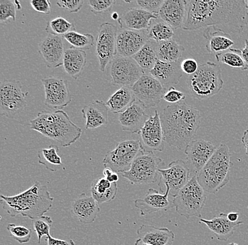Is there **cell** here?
<instances>
[{"label":"cell","mask_w":248,"mask_h":245,"mask_svg":"<svg viewBox=\"0 0 248 245\" xmlns=\"http://www.w3.org/2000/svg\"><path fill=\"white\" fill-rule=\"evenodd\" d=\"M186 2L184 30L212 26L227 33H241L248 24L246 0H186Z\"/></svg>","instance_id":"cell-1"},{"label":"cell","mask_w":248,"mask_h":245,"mask_svg":"<svg viewBox=\"0 0 248 245\" xmlns=\"http://www.w3.org/2000/svg\"><path fill=\"white\" fill-rule=\"evenodd\" d=\"M160 119L165 142L179 150L186 149L201 127V113L184 102L166 107Z\"/></svg>","instance_id":"cell-2"},{"label":"cell","mask_w":248,"mask_h":245,"mask_svg":"<svg viewBox=\"0 0 248 245\" xmlns=\"http://www.w3.org/2000/svg\"><path fill=\"white\" fill-rule=\"evenodd\" d=\"M3 209L11 217L21 215L31 220L43 216L52 207L54 198L47 187L35 181L27 190L15 196H0Z\"/></svg>","instance_id":"cell-3"},{"label":"cell","mask_w":248,"mask_h":245,"mask_svg":"<svg viewBox=\"0 0 248 245\" xmlns=\"http://www.w3.org/2000/svg\"><path fill=\"white\" fill-rule=\"evenodd\" d=\"M29 125L31 130L57 142L62 147L72 145L82 134L81 128L75 125L62 110L40 112L35 118L30 121Z\"/></svg>","instance_id":"cell-4"},{"label":"cell","mask_w":248,"mask_h":245,"mask_svg":"<svg viewBox=\"0 0 248 245\" xmlns=\"http://www.w3.org/2000/svg\"><path fill=\"white\" fill-rule=\"evenodd\" d=\"M232 166L229 147L221 144L197 175L198 182L205 192L215 195L229 182Z\"/></svg>","instance_id":"cell-5"},{"label":"cell","mask_w":248,"mask_h":245,"mask_svg":"<svg viewBox=\"0 0 248 245\" xmlns=\"http://www.w3.org/2000/svg\"><path fill=\"white\" fill-rule=\"evenodd\" d=\"M187 85L192 97L199 100L218 94L224 86L219 65L210 61L200 65L198 70L187 77Z\"/></svg>","instance_id":"cell-6"},{"label":"cell","mask_w":248,"mask_h":245,"mask_svg":"<svg viewBox=\"0 0 248 245\" xmlns=\"http://www.w3.org/2000/svg\"><path fill=\"white\" fill-rule=\"evenodd\" d=\"M206 200L205 191L198 182L197 175H193L188 183L173 198V204L179 215L189 219L191 217L201 218Z\"/></svg>","instance_id":"cell-7"},{"label":"cell","mask_w":248,"mask_h":245,"mask_svg":"<svg viewBox=\"0 0 248 245\" xmlns=\"http://www.w3.org/2000/svg\"><path fill=\"white\" fill-rule=\"evenodd\" d=\"M164 162L153 152L142 150L132 164L128 172L122 176L132 184H148L157 182L160 179L159 170Z\"/></svg>","instance_id":"cell-8"},{"label":"cell","mask_w":248,"mask_h":245,"mask_svg":"<svg viewBox=\"0 0 248 245\" xmlns=\"http://www.w3.org/2000/svg\"><path fill=\"white\" fill-rule=\"evenodd\" d=\"M142 150V143L139 140L122 141L107 153L102 163L116 173H125L131 169L132 164Z\"/></svg>","instance_id":"cell-9"},{"label":"cell","mask_w":248,"mask_h":245,"mask_svg":"<svg viewBox=\"0 0 248 245\" xmlns=\"http://www.w3.org/2000/svg\"><path fill=\"white\" fill-rule=\"evenodd\" d=\"M19 81L4 80L0 84V111L1 115L14 119L27 106L26 97L29 92L23 91Z\"/></svg>","instance_id":"cell-10"},{"label":"cell","mask_w":248,"mask_h":245,"mask_svg":"<svg viewBox=\"0 0 248 245\" xmlns=\"http://www.w3.org/2000/svg\"><path fill=\"white\" fill-rule=\"evenodd\" d=\"M145 74L133 57L117 56L110 66L111 83L118 87L131 88Z\"/></svg>","instance_id":"cell-11"},{"label":"cell","mask_w":248,"mask_h":245,"mask_svg":"<svg viewBox=\"0 0 248 245\" xmlns=\"http://www.w3.org/2000/svg\"><path fill=\"white\" fill-rule=\"evenodd\" d=\"M159 186L162 192L163 187L170 189V196L174 198L190 181V167L187 163L178 159L169 165L168 168L160 169Z\"/></svg>","instance_id":"cell-12"},{"label":"cell","mask_w":248,"mask_h":245,"mask_svg":"<svg viewBox=\"0 0 248 245\" xmlns=\"http://www.w3.org/2000/svg\"><path fill=\"white\" fill-rule=\"evenodd\" d=\"M131 90L136 100L146 109L159 105L167 91L157 79L150 74H143Z\"/></svg>","instance_id":"cell-13"},{"label":"cell","mask_w":248,"mask_h":245,"mask_svg":"<svg viewBox=\"0 0 248 245\" xmlns=\"http://www.w3.org/2000/svg\"><path fill=\"white\" fill-rule=\"evenodd\" d=\"M118 28L111 23H104L100 26L95 53L98 59L100 70L104 72L107 66L115 58L116 55V38Z\"/></svg>","instance_id":"cell-14"},{"label":"cell","mask_w":248,"mask_h":245,"mask_svg":"<svg viewBox=\"0 0 248 245\" xmlns=\"http://www.w3.org/2000/svg\"><path fill=\"white\" fill-rule=\"evenodd\" d=\"M45 90V105L60 111L72 101L69 83L66 79L50 77L41 80Z\"/></svg>","instance_id":"cell-15"},{"label":"cell","mask_w":248,"mask_h":245,"mask_svg":"<svg viewBox=\"0 0 248 245\" xmlns=\"http://www.w3.org/2000/svg\"><path fill=\"white\" fill-rule=\"evenodd\" d=\"M140 135L144 151L154 153V151L164 150L165 138L160 114L157 111H155V115L150 116L147 119L145 125L141 129Z\"/></svg>","instance_id":"cell-16"},{"label":"cell","mask_w":248,"mask_h":245,"mask_svg":"<svg viewBox=\"0 0 248 245\" xmlns=\"http://www.w3.org/2000/svg\"><path fill=\"white\" fill-rule=\"evenodd\" d=\"M217 150L210 142L202 139H193L185 149L187 163L191 173L199 174Z\"/></svg>","instance_id":"cell-17"},{"label":"cell","mask_w":248,"mask_h":245,"mask_svg":"<svg viewBox=\"0 0 248 245\" xmlns=\"http://www.w3.org/2000/svg\"><path fill=\"white\" fill-rule=\"evenodd\" d=\"M148 41V30L124 29L118 33L116 55L133 57Z\"/></svg>","instance_id":"cell-18"},{"label":"cell","mask_w":248,"mask_h":245,"mask_svg":"<svg viewBox=\"0 0 248 245\" xmlns=\"http://www.w3.org/2000/svg\"><path fill=\"white\" fill-rule=\"evenodd\" d=\"M63 37L48 34L39 43L38 52L43 57L46 67L55 69L63 65L64 57Z\"/></svg>","instance_id":"cell-19"},{"label":"cell","mask_w":248,"mask_h":245,"mask_svg":"<svg viewBox=\"0 0 248 245\" xmlns=\"http://www.w3.org/2000/svg\"><path fill=\"white\" fill-rule=\"evenodd\" d=\"M170 189L165 193L161 194L157 190L150 189L144 197L135 200V206L142 215H149L157 212H167L174 207L173 200L170 198Z\"/></svg>","instance_id":"cell-20"},{"label":"cell","mask_w":248,"mask_h":245,"mask_svg":"<svg viewBox=\"0 0 248 245\" xmlns=\"http://www.w3.org/2000/svg\"><path fill=\"white\" fill-rule=\"evenodd\" d=\"M100 212L98 203L92 196H87L85 193L76 198L71 205V213L74 218L85 225L94 222Z\"/></svg>","instance_id":"cell-21"},{"label":"cell","mask_w":248,"mask_h":245,"mask_svg":"<svg viewBox=\"0 0 248 245\" xmlns=\"http://www.w3.org/2000/svg\"><path fill=\"white\" fill-rule=\"evenodd\" d=\"M186 2L185 0H165L159 10V18L173 29L184 28L186 19Z\"/></svg>","instance_id":"cell-22"},{"label":"cell","mask_w":248,"mask_h":245,"mask_svg":"<svg viewBox=\"0 0 248 245\" xmlns=\"http://www.w3.org/2000/svg\"><path fill=\"white\" fill-rule=\"evenodd\" d=\"M149 117L144 111L143 107L135 102L126 111L119 114V122L124 131L140 134L141 129Z\"/></svg>","instance_id":"cell-23"},{"label":"cell","mask_w":248,"mask_h":245,"mask_svg":"<svg viewBox=\"0 0 248 245\" xmlns=\"http://www.w3.org/2000/svg\"><path fill=\"white\" fill-rule=\"evenodd\" d=\"M181 62L182 60L176 63H167L158 60L154 68L149 74L157 79L167 89V88H170V85L178 83L182 77Z\"/></svg>","instance_id":"cell-24"},{"label":"cell","mask_w":248,"mask_h":245,"mask_svg":"<svg viewBox=\"0 0 248 245\" xmlns=\"http://www.w3.org/2000/svg\"><path fill=\"white\" fill-rule=\"evenodd\" d=\"M200 223H204L211 231L216 235L217 238L220 241L226 242L230 239L234 233V231L240 225L243 224V221L232 222L228 219L227 214L221 213L212 219L206 220L201 218Z\"/></svg>","instance_id":"cell-25"},{"label":"cell","mask_w":248,"mask_h":245,"mask_svg":"<svg viewBox=\"0 0 248 245\" xmlns=\"http://www.w3.org/2000/svg\"><path fill=\"white\" fill-rule=\"evenodd\" d=\"M159 15L150 13L140 8H130L123 14L121 21L128 29L135 31L149 30L153 20L158 19Z\"/></svg>","instance_id":"cell-26"},{"label":"cell","mask_w":248,"mask_h":245,"mask_svg":"<svg viewBox=\"0 0 248 245\" xmlns=\"http://www.w3.org/2000/svg\"><path fill=\"white\" fill-rule=\"evenodd\" d=\"M139 239L151 245H170L174 241L175 234L167 228L142 225L138 229Z\"/></svg>","instance_id":"cell-27"},{"label":"cell","mask_w":248,"mask_h":245,"mask_svg":"<svg viewBox=\"0 0 248 245\" xmlns=\"http://www.w3.org/2000/svg\"><path fill=\"white\" fill-rule=\"evenodd\" d=\"M108 110L106 103L94 100L82 109V114L86 120L85 130H94L108 124Z\"/></svg>","instance_id":"cell-28"},{"label":"cell","mask_w":248,"mask_h":245,"mask_svg":"<svg viewBox=\"0 0 248 245\" xmlns=\"http://www.w3.org/2000/svg\"><path fill=\"white\" fill-rule=\"evenodd\" d=\"M203 37L207 40V52L218 54L230 49L235 44L230 34L216 27H207L203 33Z\"/></svg>","instance_id":"cell-29"},{"label":"cell","mask_w":248,"mask_h":245,"mask_svg":"<svg viewBox=\"0 0 248 245\" xmlns=\"http://www.w3.org/2000/svg\"><path fill=\"white\" fill-rule=\"evenodd\" d=\"M87 63L86 52L71 48L65 51L63 66L65 71L73 79L80 77Z\"/></svg>","instance_id":"cell-30"},{"label":"cell","mask_w":248,"mask_h":245,"mask_svg":"<svg viewBox=\"0 0 248 245\" xmlns=\"http://www.w3.org/2000/svg\"><path fill=\"white\" fill-rule=\"evenodd\" d=\"M91 192L98 204L110 202L117 195V183H111L105 178H99L93 181Z\"/></svg>","instance_id":"cell-31"},{"label":"cell","mask_w":248,"mask_h":245,"mask_svg":"<svg viewBox=\"0 0 248 245\" xmlns=\"http://www.w3.org/2000/svg\"><path fill=\"white\" fill-rule=\"evenodd\" d=\"M136 101L131 88L122 87L110 96L106 102L107 106L113 113H122Z\"/></svg>","instance_id":"cell-32"},{"label":"cell","mask_w":248,"mask_h":245,"mask_svg":"<svg viewBox=\"0 0 248 245\" xmlns=\"http://www.w3.org/2000/svg\"><path fill=\"white\" fill-rule=\"evenodd\" d=\"M156 49L158 60L167 63H176L182 60V53L186 50L184 46L173 39L156 43Z\"/></svg>","instance_id":"cell-33"},{"label":"cell","mask_w":248,"mask_h":245,"mask_svg":"<svg viewBox=\"0 0 248 245\" xmlns=\"http://www.w3.org/2000/svg\"><path fill=\"white\" fill-rule=\"evenodd\" d=\"M156 44V42L148 40L140 50L133 57L145 74L150 73L158 61Z\"/></svg>","instance_id":"cell-34"},{"label":"cell","mask_w":248,"mask_h":245,"mask_svg":"<svg viewBox=\"0 0 248 245\" xmlns=\"http://www.w3.org/2000/svg\"><path fill=\"white\" fill-rule=\"evenodd\" d=\"M60 151L58 146L50 145L48 148L39 150L38 162L40 165H44L46 170L51 172H57L63 167L62 158L59 156Z\"/></svg>","instance_id":"cell-35"},{"label":"cell","mask_w":248,"mask_h":245,"mask_svg":"<svg viewBox=\"0 0 248 245\" xmlns=\"http://www.w3.org/2000/svg\"><path fill=\"white\" fill-rule=\"evenodd\" d=\"M215 57L218 63L228 65L234 69L247 70L240 49L230 48L224 52L216 54Z\"/></svg>","instance_id":"cell-36"},{"label":"cell","mask_w":248,"mask_h":245,"mask_svg":"<svg viewBox=\"0 0 248 245\" xmlns=\"http://www.w3.org/2000/svg\"><path fill=\"white\" fill-rule=\"evenodd\" d=\"M174 36L173 28L164 21H160L152 24L148 30V40L156 43L168 41Z\"/></svg>","instance_id":"cell-37"},{"label":"cell","mask_w":248,"mask_h":245,"mask_svg":"<svg viewBox=\"0 0 248 245\" xmlns=\"http://www.w3.org/2000/svg\"><path fill=\"white\" fill-rule=\"evenodd\" d=\"M63 38L72 46V48L81 50H88L94 46V38L92 34H82L77 31L63 35Z\"/></svg>","instance_id":"cell-38"},{"label":"cell","mask_w":248,"mask_h":245,"mask_svg":"<svg viewBox=\"0 0 248 245\" xmlns=\"http://www.w3.org/2000/svg\"><path fill=\"white\" fill-rule=\"evenodd\" d=\"M46 31L48 34L63 37L66 34L76 31V26L63 17L58 16L48 21Z\"/></svg>","instance_id":"cell-39"},{"label":"cell","mask_w":248,"mask_h":245,"mask_svg":"<svg viewBox=\"0 0 248 245\" xmlns=\"http://www.w3.org/2000/svg\"><path fill=\"white\" fill-rule=\"evenodd\" d=\"M32 221V227L38 235V243L40 244L43 236H50V228L52 224V218L46 215H43Z\"/></svg>","instance_id":"cell-40"},{"label":"cell","mask_w":248,"mask_h":245,"mask_svg":"<svg viewBox=\"0 0 248 245\" xmlns=\"http://www.w3.org/2000/svg\"><path fill=\"white\" fill-rule=\"evenodd\" d=\"M7 229L12 238L15 239L20 244L28 243L31 240L32 229H27L24 226H17L13 223L8 224Z\"/></svg>","instance_id":"cell-41"},{"label":"cell","mask_w":248,"mask_h":245,"mask_svg":"<svg viewBox=\"0 0 248 245\" xmlns=\"http://www.w3.org/2000/svg\"><path fill=\"white\" fill-rule=\"evenodd\" d=\"M16 19V7L10 0H0V22L7 24L9 20Z\"/></svg>","instance_id":"cell-42"},{"label":"cell","mask_w":248,"mask_h":245,"mask_svg":"<svg viewBox=\"0 0 248 245\" xmlns=\"http://www.w3.org/2000/svg\"><path fill=\"white\" fill-rule=\"evenodd\" d=\"M94 15H100L110 12L116 4L115 0H90L88 1Z\"/></svg>","instance_id":"cell-43"},{"label":"cell","mask_w":248,"mask_h":245,"mask_svg":"<svg viewBox=\"0 0 248 245\" xmlns=\"http://www.w3.org/2000/svg\"><path fill=\"white\" fill-rule=\"evenodd\" d=\"M164 0H137L136 4L140 8L147 11L152 14L158 15Z\"/></svg>","instance_id":"cell-44"},{"label":"cell","mask_w":248,"mask_h":245,"mask_svg":"<svg viewBox=\"0 0 248 245\" xmlns=\"http://www.w3.org/2000/svg\"><path fill=\"white\" fill-rule=\"evenodd\" d=\"M186 98V96L184 93L178 91L173 86H170L163 96V100L171 104L181 103V101Z\"/></svg>","instance_id":"cell-45"},{"label":"cell","mask_w":248,"mask_h":245,"mask_svg":"<svg viewBox=\"0 0 248 245\" xmlns=\"http://www.w3.org/2000/svg\"><path fill=\"white\" fill-rule=\"evenodd\" d=\"M57 4L61 8L66 9L70 13H78L84 4L83 0H71V1H57Z\"/></svg>","instance_id":"cell-46"},{"label":"cell","mask_w":248,"mask_h":245,"mask_svg":"<svg viewBox=\"0 0 248 245\" xmlns=\"http://www.w3.org/2000/svg\"><path fill=\"white\" fill-rule=\"evenodd\" d=\"M31 4L32 9L39 13L49 15L51 12V2L49 0H32Z\"/></svg>","instance_id":"cell-47"},{"label":"cell","mask_w":248,"mask_h":245,"mask_svg":"<svg viewBox=\"0 0 248 245\" xmlns=\"http://www.w3.org/2000/svg\"><path fill=\"white\" fill-rule=\"evenodd\" d=\"M199 66L198 62L192 58L186 59L181 62V69L183 72L186 73L188 76L195 74L198 70Z\"/></svg>","instance_id":"cell-48"},{"label":"cell","mask_w":248,"mask_h":245,"mask_svg":"<svg viewBox=\"0 0 248 245\" xmlns=\"http://www.w3.org/2000/svg\"><path fill=\"white\" fill-rule=\"evenodd\" d=\"M46 245H75L74 240H63L51 236L46 237Z\"/></svg>","instance_id":"cell-49"},{"label":"cell","mask_w":248,"mask_h":245,"mask_svg":"<svg viewBox=\"0 0 248 245\" xmlns=\"http://www.w3.org/2000/svg\"><path fill=\"white\" fill-rule=\"evenodd\" d=\"M104 178L111 183H117L119 180V175L116 172L113 171L111 168L105 167L103 170Z\"/></svg>","instance_id":"cell-50"},{"label":"cell","mask_w":248,"mask_h":245,"mask_svg":"<svg viewBox=\"0 0 248 245\" xmlns=\"http://www.w3.org/2000/svg\"><path fill=\"white\" fill-rule=\"evenodd\" d=\"M242 55H243V60L246 63L247 70L248 69V40H245V47L242 50Z\"/></svg>","instance_id":"cell-51"},{"label":"cell","mask_w":248,"mask_h":245,"mask_svg":"<svg viewBox=\"0 0 248 245\" xmlns=\"http://www.w3.org/2000/svg\"><path fill=\"white\" fill-rule=\"evenodd\" d=\"M242 143H243V147L246 150V155L248 156V130H246L243 133V137H242Z\"/></svg>","instance_id":"cell-52"},{"label":"cell","mask_w":248,"mask_h":245,"mask_svg":"<svg viewBox=\"0 0 248 245\" xmlns=\"http://www.w3.org/2000/svg\"><path fill=\"white\" fill-rule=\"evenodd\" d=\"M228 219L232 222L238 221V218H239V213L237 212H231V213L227 214Z\"/></svg>","instance_id":"cell-53"},{"label":"cell","mask_w":248,"mask_h":245,"mask_svg":"<svg viewBox=\"0 0 248 245\" xmlns=\"http://www.w3.org/2000/svg\"><path fill=\"white\" fill-rule=\"evenodd\" d=\"M134 245H151L150 244H147V243H144L142 240H141L140 239H138L136 240V243H135Z\"/></svg>","instance_id":"cell-54"},{"label":"cell","mask_w":248,"mask_h":245,"mask_svg":"<svg viewBox=\"0 0 248 245\" xmlns=\"http://www.w3.org/2000/svg\"><path fill=\"white\" fill-rule=\"evenodd\" d=\"M111 18H112L113 20H118L119 18V15H118L116 12H114V13L111 15Z\"/></svg>","instance_id":"cell-55"},{"label":"cell","mask_w":248,"mask_h":245,"mask_svg":"<svg viewBox=\"0 0 248 245\" xmlns=\"http://www.w3.org/2000/svg\"><path fill=\"white\" fill-rule=\"evenodd\" d=\"M246 5H247V15L248 17V0H246Z\"/></svg>","instance_id":"cell-56"},{"label":"cell","mask_w":248,"mask_h":245,"mask_svg":"<svg viewBox=\"0 0 248 245\" xmlns=\"http://www.w3.org/2000/svg\"><path fill=\"white\" fill-rule=\"evenodd\" d=\"M228 245H238L236 244V243H230V244H229Z\"/></svg>","instance_id":"cell-57"},{"label":"cell","mask_w":248,"mask_h":245,"mask_svg":"<svg viewBox=\"0 0 248 245\" xmlns=\"http://www.w3.org/2000/svg\"></svg>","instance_id":"cell-58"},{"label":"cell","mask_w":248,"mask_h":245,"mask_svg":"<svg viewBox=\"0 0 248 245\" xmlns=\"http://www.w3.org/2000/svg\"></svg>","instance_id":"cell-59"}]
</instances>
